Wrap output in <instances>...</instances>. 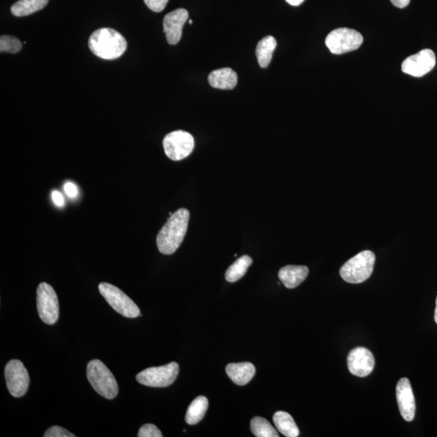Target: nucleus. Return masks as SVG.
Segmentation results:
<instances>
[{
	"mask_svg": "<svg viewBox=\"0 0 437 437\" xmlns=\"http://www.w3.org/2000/svg\"><path fill=\"white\" fill-rule=\"evenodd\" d=\"M189 212L186 208H180L170 216L168 221L160 230L157 245L163 255H173L181 246L189 225Z\"/></svg>",
	"mask_w": 437,
	"mask_h": 437,
	"instance_id": "nucleus-1",
	"label": "nucleus"
},
{
	"mask_svg": "<svg viewBox=\"0 0 437 437\" xmlns=\"http://www.w3.org/2000/svg\"><path fill=\"white\" fill-rule=\"evenodd\" d=\"M87 377L96 392L106 400H114L118 395L119 386L113 373L99 359L87 363Z\"/></svg>",
	"mask_w": 437,
	"mask_h": 437,
	"instance_id": "nucleus-3",
	"label": "nucleus"
},
{
	"mask_svg": "<svg viewBox=\"0 0 437 437\" xmlns=\"http://www.w3.org/2000/svg\"><path fill=\"white\" fill-rule=\"evenodd\" d=\"M277 429L286 437H298L300 431L293 418L285 411H277L273 416Z\"/></svg>",
	"mask_w": 437,
	"mask_h": 437,
	"instance_id": "nucleus-18",
	"label": "nucleus"
},
{
	"mask_svg": "<svg viewBox=\"0 0 437 437\" xmlns=\"http://www.w3.org/2000/svg\"><path fill=\"white\" fill-rule=\"evenodd\" d=\"M5 379H6L8 390L15 397L26 395L31 378L23 363L19 359H12L5 367Z\"/></svg>",
	"mask_w": 437,
	"mask_h": 437,
	"instance_id": "nucleus-10",
	"label": "nucleus"
},
{
	"mask_svg": "<svg viewBox=\"0 0 437 437\" xmlns=\"http://www.w3.org/2000/svg\"><path fill=\"white\" fill-rule=\"evenodd\" d=\"M189 17L186 9L178 8L169 12L163 21L164 32L170 45H176L182 36V29Z\"/></svg>",
	"mask_w": 437,
	"mask_h": 437,
	"instance_id": "nucleus-13",
	"label": "nucleus"
},
{
	"mask_svg": "<svg viewBox=\"0 0 437 437\" xmlns=\"http://www.w3.org/2000/svg\"><path fill=\"white\" fill-rule=\"evenodd\" d=\"M396 397L401 415L406 421L414 420L415 415V402L410 381L402 378L396 387Z\"/></svg>",
	"mask_w": 437,
	"mask_h": 437,
	"instance_id": "nucleus-14",
	"label": "nucleus"
},
{
	"mask_svg": "<svg viewBox=\"0 0 437 437\" xmlns=\"http://www.w3.org/2000/svg\"><path fill=\"white\" fill-rule=\"evenodd\" d=\"M348 366L350 372L359 377H367L375 366V359L372 353L366 348H356L352 350L348 357Z\"/></svg>",
	"mask_w": 437,
	"mask_h": 437,
	"instance_id": "nucleus-12",
	"label": "nucleus"
},
{
	"mask_svg": "<svg viewBox=\"0 0 437 437\" xmlns=\"http://www.w3.org/2000/svg\"><path fill=\"white\" fill-rule=\"evenodd\" d=\"M435 320L437 324V298H436V301Z\"/></svg>",
	"mask_w": 437,
	"mask_h": 437,
	"instance_id": "nucleus-32",
	"label": "nucleus"
},
{
	"mask_svg": "<svg viewBox=\"0 0 437 437\" xmlns=\"http://www.w3.org/2000/svg\"><path fill=\"white\" fill-rule=\"evenodd\" d=\"M90 51L103 60H113L123 55L128 42L120 33L113 28H102L92 33L89 39Z\"/></svg>",
	"mask_w": 437,
	"mask_h": 437,
	"instance_id": "nucleus-2",
	"label": "nucleus"
},
{
	"mask_svg": "<svg viewBox=\"0 0 437 437\" xmlns=\"http://www.w3.org/2000/svg\"><path fill=\"white\" fill-rule=\"evenodd\" d=\"M375 261L372 251H362L341 267L340 275L349 284H361L371 276Z\"/></svg>",
	"mask_w": 437,
	"mask_h": 437,
	"instance_id": "nucleus-4",
	"label": "nucleus"
},
{
	"mask_svg": "<svg viewBox=\"0 0 437 437\" xmlns=\"http://www.w3.org/2000/svg\"><path fill=\"white\" fill-rule=\"evenodd\" d=\"M179 373V366L171 362L166 366L144 369L136 376V380L142 385L154 388H164L171 386Z\"/></svg>",
	"mask_w": 437,
	"mask_h": 437,
	"instance_id": "nucleus-7",
	"label": "nucleus"
},
{
	"mask_svg": "<svg viewBox=\"0 0 437 437\" xmlns=\"http://www.w3.org/2000/svg\"><path fill=\"white\" fill-rule=\"evenodd\" d=\"M45 437H76V435L68 431L63 427L58 426H53L47 429L44 434Z\"/></svg>",
	"mask_w": 437,
	"mask_h": 437,
	"instance_id": "nucleus-26",
	"label": "nucleus"
},
{
	"mask_svg": "<svg viewBox=\"0 0 437 437\" xmlns=\"http://www.w3.org/2000/svg\"><path fill=\"white\" fill-rule=\"evenodd\" d=\"M189 23L191 24L193 23V21H189Z\"/></svg>",
	"mask_w": 437,
	"mask_h": 437,
	"instance_id": "nucleus-33",
	"label": "nucleus"
},
{
	"mask_svg": "<svg viewBox=\"0 0 437 437\" xmlns=\"http://www.w3.org/2000/svg\"><path fill=\"white\" fill-rule=\"evenodd\" d=\"M277 46L275 38L266 36L262 38L256 47L257 62L261 67L265 68L270 65L272 56Z\"/></svg>",
	"mask_w": 437,
	"mask_h": 437,
	"instance_id": "nucleus-19",
	"label": "nucleus"
},
{
	"mask_svg": "<svg viewBox=\"0 0 437 437\" xmlns=\"http://www.w3.org/2000/svg\"><path fill=\"white\" fill-rule=\"evenodd\" d=\"M52 199L53 203H55L58 207H62L63 203H65V199H63L62 194L58 191H53L52 192Z\"/></svg>",
	"mask_w": 437,
	"mask_h": 437,
	"instance_id": "nucleus-29",
	"label": "nucleus"
},
{
	"mask_svg": "<svg viewBox=\"0 0 437 437\" xmlns=\"http://www.w3.org/2000/svg\"><path fill=\"white\" fill-rule=\"evenodd\" d=\"M37 306L39 317L43 323L53 325L60 317V304L55 291L50 284L41 283L37 290Z\"/></svg>",
	"mask_w": 437,
	"mask_h": 437,
	"instance_id": "nucleus-8",
	"label": "nucleus"
},
{
	"mask_svg": "<svg viewBox=\"0 0 437 437\" xmlns=\"http://www.w3.org/2000/svg\"><path fill=\"white\" fill-rule=\"evenodd\" d=\"M208 408V400L206 397L199 396L196 398L188 407L186 415V422L189 425H194L200 422Z\"/></svg>",
	"mask_w": 437,
	"mask_h": 437,
	"instance_id": "nucleus-20",
	"label": "nucleus"
},
{
	"mask_svg": "<svg viewBox=\"0 0 437 437\" xmlns=\"http://www.w3.org/2000/svg\"><path fill=\"white\" fill-rule=\"evenodd\" d=\"M144 1L152 11L160 12L166 7L169 0H144Z\"/></svg>",
	"mask_w": 437,
	"mask_h": 437,
	"instance_id": "nucleus-27",
	"label": "nucleus"
},
{
	"mask_svg": "<svg viewBox=\"0 0 437 437\" xmlns=\"http://www.w3.org/2000/svg\"><path fill=\"white\" fill-rule=\"evenodd\" d=\"M289 4L293 5V6H299L301 3H302L305 0H286Z\"/></svg>",
	"mask_w": 437,
	"mask_h": 437,
	"instance_id": "nucleus-31",
	"label": "nucleus"
},
{
	"mask_svg": "<svg viewBox=\"0 0 437 437\" xmlns=\"http://www.w3.org/2000/svg\"><path fill=\"white\" fill-rule=\"evenodd\" d=\"M48 3L49 0H19L12 5L11 12L14 16L26 17L40 11Z\"/></svg>",
	"mask_w": 437,
	"mask_h": 437,
	"instance_id": "nucleus-21",
	"label": "nucleus"
},
{
	"mask_svg": "<svg viewBox=\"0 0 437 437\" xmlns=\"http://www.w3.org/2000/svg\"><path fill=\"white\" fill-rule=\"evenodd\" d=\"M256 369L254 364L245 362L230 363L226 367V372L231 380L238 386H245L255 375Z\"/></svg>",
	"mask_w": 437,
	"mask_h": 437,
	"instance_id": "nucleus-17",
	"label": "nucleus"
},
{
	"mask_svg": "<svg viewBox=\"0 0 437 437\" xmlns=\"http://www.w3.org/2000/svg\"><path fill=\"white\" fill-rule=\"evenodd\" d=\"M209 84L218 89L231 90L237 85V73L230 67L213 71L207 78Z\"/></svg>",
	"mask_w": 437,
	"mask_h": 437,
	"instance_id": "nucleus-16",
	"label": "nucleus"
},
{
	"mask_svg": "<svg viewBox=\"0 0 437 437\" xmlns=\"http://www.w3.org/2000/svg\"><path fill=\"white\" fill-rule=\"evenodd\" d=\"M391 2L398 8H404L409 5L411 0H391Z\"/></svg>",
	"mask_w": 437,
	"mask_h": 437,
	"instance_id": "nucleus-30",
	"label": "nucleus"
},
{
	"mask_svg": "<svg viewBox=\"0 0 437 437\" xmlns=\"http://www.w3.org/2000/svg\"><path fill=\"white\" fill-rule=\"evenodd\" d=\"M363 36L354 29L339 28L334 29L325 38V45L334 55H341L357 50L362 45Z\"/></svg>",
	"mask_w": 437,
	"mask_h": 437,
	"instance_id": "nucleus-6",
	"label": "nucleus"
},
{
	"mask_svg": "<svg viewBox=\"0 0 437 437\" xmlns=\"http://www.w3.org/2000/svg\"><path fill=\"white\" fill-rule=\"evenodd\" d=\"M435 53L425 49L406 58L402 62V70L407 75L422 77L430 72L436 66Z\"/></svg>",
	"mask_w": 437,
	"mask_h": 437,
	"instance_id": "nucleus-11",
	"label": "nucleus"
},
{
	"mask_svg": "<svg viewBox=\"0 0 437 437\" xmlns=\"http://www.w3.org/2000/svg\"><path fill=\"white\" fill-rule=\"evenodd\" d=\"M163 147L167 157L178 162L189 157L194 148L192 135L182 130H175L165 135Z\"/></svg>",
	"mask_w": 437,
	"mask_h": 437,
	"instance_id": "nucleus-9",
	"label": "nucleus"
},
{
	"mask_svg": "<svg viewBox=\"0 0 437 437\" xmlns=\"http://www.w3.org/2000/svg\"><path fill=\"white\" fill-rule=\"evenodd\" d=\"M308 275L307 266L289 265L280 269L279 278L286 289H293L302 283Z\"/></svg>",
	"mask_w": 437,
	"mask_h": 437,
	"instance_id": "nucleus-15",
	"label": "nucleus"
},
{
	"mask_svg": "<svg viewBox=\"0 0 437 437\" xmlns=\"http://www.w3.org/2000/svg\"><path fill=\"white\" fill-rule=\"evenodd\" d=\"M252 260L250 256L244 255L238 259L226 271L225 279L230 283L239 280L246 273L251 266Z\"/></svg>",
	"mask_w": 437,
	"mask_h": 437,
	"instance_id": "nucleus-22",
	"label": "nucleus"
},
{
	"mask_svg": "<svg viewBox=\"0 0 437 437\" xmlns=\"http://www.w3.org/2000/svg\"><path fill=\"white\" fill-rule=\"evenodd\" d=\"M98 289L100 293L117 313L128 318H135L139 316H142L137 305L116 286L108 283H101Z\"/></svg>",
	"mask_w": 437,
	"mask_h": 437,
	"instance_id": "nucleus-5",
	"label": "nucleus"
},
{
	"mask_svg": "<svg viewBox=\"0 0 437 437\" xmlns=\"http://www.w3.org/2000/svg\"><path fill=\"white\" fill-rule=\"evenodd\" d=\"M250 427L252 434L257 437H279L275 427L264 418L255 417L251 420Z\"/></svg>",
	"mask_w": 437,
	"mask_h": 437,
	"instance_id": "nucleus-23",
	"label": "nucleus"
},
{
	"mask_svg": "<svg viewBox=\"0 0 437 437\" xmlns=\"http://www.w3.org/2000/svg\"><path fill=\"white\" fill-rule=\"evenodd\" d=\"M139 437H162L163 435L158 427L154 425L147 424L140 427Z\"/></svg>",
	"mask_w": 437,
	"mask_h": 437,
	"instance_id": "nucleus-25",
	"label": "nucleus"
},
{
	"mask_svg": "<svg viewBox=\"0 0 437 437\" xmlns=\"http://www.w3.org/2000/svg\"><path fill=\"white\" fill-rule=\"evenodd\" d=\"M65 191L70 198H75L78 194L76 185L72 182H67L65 185Z\"/></svg>",
	"mask_w": 437,
	"mask_h": 437,
	"instance_id": "nucleus-28",
	"label": "nucleus"
},
{
	"mask_svg": "<svg viewBox=\"0 0 437 437\" xmlns=\"http://www.w3.org/2000/svg\"><path fill=\"white\" fill-rule=\"evenodd\" d=\"M22 49V43L18 38L3 35L0 37V51L17 53Z\"/></svg>",
	"mask_w": 437,
	"mask_h": 437,
	"instance_id": "nucleus-24",
	"label": "nucleus"
}]
</instances>
